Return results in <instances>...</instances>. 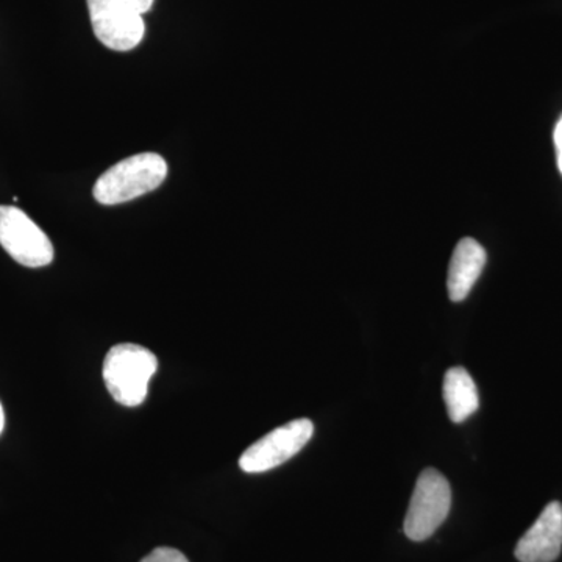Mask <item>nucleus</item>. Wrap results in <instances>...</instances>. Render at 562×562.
Here are the masks:
<instances>
[{
  "label": "nucleus",
  "mask_w": 562,
  "mask_h": 562,
  "mask_svg": "<svg viewBox=\"0 0 562 562\" xmlns=\"http://www.w3.org/2000/svg\"><path fill=\"white\" fill-rule=\"evenodd\" d=\"M553 140L554 149H557L558 169H560L562 176V114L557 122V127H554Z\"/></svg>",
  "instance_id": "obj_11"
},
{
  "label": "nucleus",
  "mask_w": 562,
  "mask_h": 562,
  "mask_svg": "<svg viewBox=\"0 0 562 562\" xmlns=\"http://www.w3.org/2000/svg\"><path fill=\"white\" fill-rule=\"evenodd\" d=\"M314 425L310 419L292 420L281 425L260 441L251 443L239 458V468L246 473H262L279 468L301 452L312 441Z\"/></svg>",
  "instance_id": "obj_6"
},
{
  "label": "nucleus",
  "mask_w": 562,
  "mask_h": 562,
  "mask_svg": "<svg viewBox=\"0 0 562 562\" xmlns=\"http://www.w3.org/2000/svg\"><path fill=\"white\" fill-rule=\"evenodd\" d=\"M486 260V250L475 239L462 238L458 243L450 261L449 277H447L450 301L462 302L468 299L482 276Z\"/></svg>",
  "instance_id": "obj_8"
},
{
  "label": "nucleus",
  "mask_w": 562,
  "mask_h": 562,
  "mask_svg": "<svg viewBox=\"0 0 562 562\" xmlns=\"http://www.w3.org/2000/svg\"><path fill=\"white\" fill-rule=\"evenodd\" d=\"M443 402L454 424L468 420L480 406L479 390L464 368H452L443 376Z\"/></svg>",
  "instance_id": "obj_9"
},
{
  "label": "nucleus",
  "mask_w": 562,
  "mask_h": 562,
  "mask_svg": "<svg viewBox=\"0 0 562 562\" xmlns=\"http://www.w3.org/2000/svg\"><path fill=\"white\" fill-rule=\"evenodd\" d=\"M0 246L25 268H44L54 260L49 236L16 206L0 205Z\"/></svg>",
  "instance_id": "obj_5"
},
{
  "label": "nucleus",
  "mask_w": 562,
  "mask_h": 562,
  "mask_svg": "<svg viewBox=\"0 0 562 562\" xmlns=\"http://www.w3.org/2000/svg\"><path fill=\"white\" fill-rule=\"evenodd\" d=\"M562 549V505L549 503L516 547L520 562H553Z\"/></svg>",
  "instance_id": "obj_7"
},
{
  "label": "nucleus",
  "mask_w": 562,
  "mask_h": 562,
  "mask_svg": "<svg viewBox=\"0 0 562 562\" xmlns=\"http://www.w3.org/2000/svg\"><path fill=\"white\" fill-rule=\"evenodd\" d=\"M166 176L168 165L161 155L154 151L133 155L102 173L92 194L102 205H120L157 190Z\"/></svg>",
  "instance_id": "obj_1"
},
{
  "label": "nucleus",
  "mask_w": 562,
  "mask_h": 562,
  "mask_svg": "<svg viewBox=\"0 0 562 562\" xmlns=\"http://www.w3.org/2000/svg\"><path fill=\"white\" fill-rule=\"evenodd\" d=\"M452 508V490L435 469L420 473L414 487L403 530L412 541H427L443 524Z\"/></svg>",
  "instance_id": "obj_4"
},
{
  "label": "nucleus",
  "mask_w": 562,
  "mask_h": 562,
  "mask_svg": "<svg viewBox=\"0 0 562 562\" xmlns=\"http://www.w3.org/2000/svg\"><path fill=\"white\" fill-rule=\"evenodd\" d=\"M140 562H190L183 553L169 547H160L155 549L154 552L147 554Z\"/></svg>",
  "instance_id": "obj_10"
},
{
  "label": "nucleus",
  "mask_w": 562,
  "mask_h": 562,
  "mask_svg": "<svg viewBox=\"0 0 562 562\" xmlns=\"http://www.w3.org/2000/svg\"><path fill=\"white\" fill-rule=\"evenodd\" d=\"M3 427H5V414H3L2 403H0V435H2Z\"/></svg>",
  "instance_id": "obj_12"
},
{
  "label": "nucleus",
  "mask_w": 562,
  "mask_h": 562,
  "mask_svg": "<svg viewBox=\"0 0 562 562\" xmlns=\"http://www.w3.org/2000/svg\"><path fill=\"white\" fill-rule=\"evenodd\" d=\"M95 38L111 50L128 52L146 35L143 14L154 0H87Z\"/></svg>",
  "instance_id": "obj_3"
},
{
  "label": "nucleus",
  "mask_w": 562,
  "mask_h": 562,
  "mask_svg": "<svg viewBox=\"0 0 562 562\" xmlns=\"http://www.w3.org/2000/svg\"><path fill=\"white\" fill-rule=\"evenodd\" d=\"M158 360L146 347L120 344L111 347L103 361V382L111 397L127 408L146 401Z\"/></svg>",
  "instance_id": "obj_2"
}]
</instances>
